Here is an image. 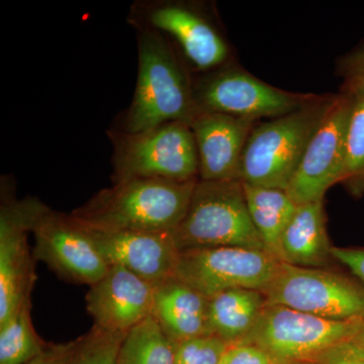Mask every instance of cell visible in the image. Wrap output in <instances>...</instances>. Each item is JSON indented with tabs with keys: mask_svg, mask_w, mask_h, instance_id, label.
<instances>
[{
	"mask_svg": "<svg viewBox=\"0 0 364 364\" xmlns=\"http://www.w3.org/2000/svg\"><path fill=\"white\" fill-rule=\"evenodd\" d=\"M198 181L134 178L116 182L70 215L92 229L172 233L188 212Z\"/></svg>",
	"mask_w": 364,
	"mask_h": 364,
	"instance_id": "1",
	"label": "cell"
},
{
	"mask_svg": "<svg viewBox=\"0 0 364 364\" xmlns=\"http://www.w3.org/2000/svg\"><path fill=\"white\" fill-rule=\"evenodd\" d=\"M138 80L122 131L138 133L171 122L191 126L200 111L171 43L161 33L138 28Z\"/></svg>",
	"mask_w": 364,
	"mask_h": 364,
	"instance_id": "2",
	"label": "cell"
},
{
	"mask_svg": "<svg viewBox=\"0 0 364 364\" xmlns=\"http://www.w3.org/2000/svg\"><path fill=\"white\" fill-rule=\"evenodd\" d=\"M335 97L321 95L298 111L258 123L242 154L240 181L287 191Z\"/></svg>",
	"mask_w": 364,
	"mask_h": 364,
	"instance_id": "3",
	"label": "cell"
},
{
	"mask_svg": "<svg viewBox=\"0 0 364 364\" xmlns=\"http://www.w3.org/2000/svg\"><path fill=\"white\" fill-rule=\"evenodd\" d=\"M171 236L179 252L215 247L267 250L251 220L240 181L198 179L188 212Z\"/></svg>",
	"mask_w": 364,
	"mask_h": 364,
	"instance_id": "4",
	"label": "cell"
},
{
	"mask_svg": "<svg viewBox=\"0 0 364 364\" xmlns=\"http://www.w3.org/2000/svg\"><path fill=\"white\" fill-rule=\"evenodd\" d=\"M109 136L114 183L134 178L200 179L198 148L188 124L171 122L138 133L111 130Z\"/></svg>",
	"mask_w": 364,
	"mask_h": 364,
	"instance_id": "5",
	"label": "cell"
},
{
	"mask_svg": "<svg viewBox=\"0 0 364 364\" xmlns=\"http://www.w3.org/2000/svg\"><path fill=\"white\" fill-rule=\"evenodd\" d=\"M267 305H279L333 321L364 320V284L329 268L280 262L263 291Z\"/></svg>",
	"mask_w": 364,
	"mask_h": 364,
	"instance_id": "6",
	"label": "cell"
},
{
	"mask_svg": "<svg viewBox=\"0 0 364 364\" xmlns=\"http://www.w3.org/2000/svg\"><path fill=\"white\" fill-rule=\"evenodd\" d=\"M364 320L333 321L294 310L267 305L250 334L239 343L267 352L279 364L316 361L334 345L353 339Z\"/></svg>",
	"mask_w": 364,
	"mask_h": 364,
	"instance_id": "7",
	"label": "cell"
},
{
	"mask_svg": "<svg viewBox=\"0 0 364 364\" xmlns=\"http://www.w3.org/2000/svg\"><path fill=\"white\" fill-rule=\"evenodd\" d=\"M193 95L200 112L254 121L286 116L312 104L321 95L280 90L230 63L193 83Z\"/></svg>",
	"mask_w": 364,
	"mask_h": 364,
	"instance_id": "8",
	"label": "cell"
},
{
	"mask_svg": "<svg viewBox=\"0 0 364 364\" xmlns=\"http://www.w3.org/2000/svg\"><path fill=\"white\" fill-rule=\"evenodd\" d=\"M280 261L262 249L215 247L179 252L176 277L208 299L235 289L264 291Z\"/></svg>",
	"mask_w": 364,
	"mask_h": 364,
	"instance_id": "9",
	"label": "cell"
},
{
	"mask_svg": "<svg viewBox=\"0 0 364 364\" xmlns=\"http://www.w3.org/2000/svg\"><path fill=\"white\" fill-rule=\"evenodd\" d=\"M131 21L174 41L195 70L212 72L229 64V45L215 23L198 7L186 2L155 1L136 4Z\"/></svg>",
	"mask_w": 364,
	"mask_h": 364,
	"instance_id": "10",
	"label": "cell"
},
{
	"mask_svg": "<svg viewBox=\"0 0 364 364\" xmlns=\"http://www.w3.org/2000/svg\"><path fill=\"white\" fill-rule=\"evenodd\" d=\"M353 97L336 93L306 148L287 193L296 205L324 200L326 193L344 179L347 130Z\"/></svg>",
	"mask_w": 364,
	"mask_h": 364,
	"instance_id": "11",
	"label": "cell"
},
{
	"mask_svg": "<svg viewBox=\"0 0 364 364\" xmlns=\"http://www.w3.org/2000/svg\"><path fill=\"white\" fill-rule=\"evenodd\" d=\"M46 205L35 198L2 205L0 213V326L26 306L31 305V291L36 280L28 245Z\"/></svg>",
	"mask_w": 364,
	"mask_h": 364,
	"instance_id": "12",
	"label": "cell"
},
{
	"mask_svg": "<svg viewBox=\"0 0 364 364\" xmlns=\"http://www.w3.org/2000/svg\"><path fill=\"white\" fill-rule=\"evenodd\" d=\"M35 257L60 277L75 284H92L107 274L109 265L98 252L85 227L71 215L46 207L33 225Z\"/></svg>",
	"mask_w": 364,
	"mask_h": 364,
	"instance_id": "13",
	"label": "cell"
},
{
	"mask_svg": "<svg viewBox=\"0 0 364 364\" xmlns=\"http://www.w3.org/2000/svg\"><path fill=\"white\" fill-rule=\"evenodd\" d=\"M80 225L109 267L126 268L154 286L176 277L179 251L171 233L109 231Z\"/></svg>",
	"mask_w": 364,
	"mask_h": 364,
	"instance_id": "14",
	"label": "cell"
},
{
	"mask_svg": "<svg viewBox=\"0 0 364 364\" xmlns=\"http://www.w3.org/2000/svg\"><path fill=\"white\" fill-rule=\"evenodd\" d=\"M155 286L135 273L111 265L107 274L90 287L86 308L95 327L128 333L152 315Z\"/></svg>",
	"mask_w": 364,
	"mask_h": 364,
	"instance_id": "15",
	"label": "cell"
},
{
	"mask_svg": "<svg viewBox=\"0 0 364 364\" xmlns=\"http://www.w3.org/2000/svg\"><path fill=\"white\" fill-rule=\"evenodd\" d=\"M259 121L200 112L191 124L198 154L200 181H240V163L249 136Z\"/></svg>",
	"mask_w": 364,
	"mask_h": 364,
	"instance_id": "16",
	"label": "cell"
},
{
	"mask_svg": "<svg viewBox=\"0 0 364 364\" xmlns=\"http://www.w3.org/2000/svg\"><path fill=\"white\" fill-rule=\"evenodd\" d=\"M151 316L173 345L212 335L208 299L176 277L155 286Z\"/></svg>",
	"mask_w": 364,
	"mask_h": 364,
	"instance_id": "17",
	"label": "cell"
},
{
	"mask_svg": "<svg viewBox=\"0 0 364 364\" xmlns=\"http://www.w3.org/2000/svg\"><path fill=\"white\" fill-rule=\"evenodd\" d=\"M324 203L298 205L280 239V262L294 267L327 268L333 259Z\"/></svg>",
	"mask_w": 364,
	"mask_h": 364,
	"instance_id": "18",
	"label": "cell"
},
{
	"mask_svg": "<svg viewBox=\"0 0 364 364\" xmlns=\"http://www.w3.org/2000/svg\"><path fill=\"white\" fill-rule=\"evenodd\" d=\"M267 306L264 294L235 289L208 299V323L212 335L228 345L239 343L250 334Z\"/></svg>",
	"mask_w": 364,
	"mask_h": 364,
	"instance_id": "19",
	"label": "cell"
},
{
	"mask_svg": "<svg viewBox=\"0 0 364 364\" xmlns=\"http://www.w3.org/2000/svg\"><path fill=\"white\" fill-rule=\"evenodd\" d=\"M243 188L254 226L268 252L279 259L280 239L298 205L284 189L252 186L244 182Z\"/></svg>",
	"mask_w": 364,
	"mask_h": 364,
	"instance_id": "20",
	"label": "cell"
},
{
	"mask_svg": "<svg viewBox=\"0 0 364 364\" xmlns=\"http://www.w3.org/2000/svg\"><path fill=\"white\" fill-rule=\"evenodd\" d=\"M117 364H176L174 345L150 316L127 333Z\"/></svg>",
	"mask_w": 364,
	"mask_h": 364,
	"instance_id": "21",
	"label": "cell"
},
{
	"mask_svg": "<svg viewBox=\"0 0 364 364\" xmlns=\"http://www.w3.org/2000/svg\"><path fill=\"white\" fill-rule=\"evenodd\" d=\"M30 306L0 326V364H26L47 347L33 329Z\"/></svg>",
	"mask_w": 364,
	"mask_h": 364,
	"instance_id": "22",
	"label": "cell"
},
{
	"mask_svg": "<svg viewBox=\"0 0 364 364\" xmlns=\"http://www.w3.org/2000/svg\"><path fill=\"white\" fill-rule=\"evenodd\" d=\"M126 335L104 331L95 326L88 334L76 340L66 364H117Z\"/></svg>",
	"mask_w": 364,
	"mask_h": 364,
	"instance_id": "23",
	"label": "cell"
},
{
	"mask_svg": "<svg viewBox=\"0 0 364 364\" xmlns=\"http://www.w3.org/2000/svg\"><path fill=\"white\" fill-rule=\"evenodd\" d=\"M342 183L350 188L364 176V90L353 93Z\"/></svg>",
	"mask_w": 364,
	"mask_h": 364,
	"instance_id": "24",
	"label": "cell"
},
{
	"mask_svg": "<svg viewBox=\"0 0 364 364\" xmlns=\"http://www.w3.org/2000/svg\"><path fill=\"white\" fill-rule=\"evenodd\" d=\"M228 346L215 335L186 340L174 345L176 364H220Z\"/></svg>",
	"mask_w": 364,
	"mask_h": 364,
	"instance_id": "25",
	"label": "cell"
},
{
	"mask_svg": "<svg viewBox=\"0 0 364 364\" xmlns=\"http://www.w3.org/2000/svg\"><path fill=\"white\" fill-rule=\"evenodd\" d=\"M335 69L341 80L340 92L353 95L364 90V42L340 57Z\"/></svg>",
	"mask_w": 364,
	"mask_h": 364,
	"instance_id": "26",
	"label": "cell"
},
{
	"mask_svg": "<svg viewBox=\"0 0 364 364\" xmlns=\"http://www.w3.org/2000/svg\"><path fill=\"white\" fill-rule=\"evenodd\" d=\"M220 364H279L267 352L248 343L229 345Z\"/></svg>",
	"mask_w": 364,
	"mask_h": 364,
	"instance_id": "27",
	"label": "cell"
},
{
	"mask_svg": "<svg viewBox=\"0 0 364 364\" xmlns=\"http://www.w3.org/2000/svg\"><path fill=\"white\" fill-rule=\"evenodd\" d=\"M318 364H364V348L353 340L334 345L321 354Z\"/></svg>",
	"mask_w": 364,
	"mask_h": 364,
	"instance_id": "28",
	"label": "cell"
},
{
	"mask_svg": "<svg viewBox=\"0 0 364 364\" xmlns=\"http://www.w3.org/2000/svg\"><path fill=\"white\" fill-rule=\"evenodd\" d=\"M333 259L338 261L350 270L352 275L364 284V246L363 247H334Z\"/></svg>",
	"mask_w": 364,
	"mask_h": 364,
	"instance_id": "29",
	"label": "cell"
},
{
	"mask_svg": "<svg viewBox=\"0 0 364 364\" xmlns=\"http://www.w3.org/2000/svg\"><path fill=\"white\" fill-rule=\"evenodd\" d=\"M75 343L76 340L65 344L47 345L42 353L26 364H66Z\"/></svg>",
	"mask_w": 364,
	"mask_h": 364,
	"instance_id": "30",
	"label": "cell"
},
{
	"mask_svg": "<svg viewBox=\"0 0 364 364\" xmlns=\"http://www.w3.org/2000/svg\"><path fill=\"white\" fill-rule=\"evenodd\" d=\"M349 191L352 193V195L355 196H361L364 195V176L358 182V183L354 184L352 188L348 189Z\"/></svg>",
	"mask_w": 364,
	"mask_h": 364,
	"instance_id": "31",
	"label": "cell"
},
{
	"mask_svg": "<svg viewBox=\"0 0 364 364\" xmlns=\"http://www.w3.org/2000/svg\"><path fill=\"white\" fill-rule=\"evenodd\" d=\"M352 340H353L354 342H356V343L360 345V346H363L364 348V327L363 328V330H361V331L359 332L358 334Z\"/></svg>",
	"mask_w": 364,
	"mask_h": 364,
	"instance_id": "32",
	"label": "cell"
},
{
	"mask_svg": "<svg viewBox=\"0 0 364 364\" xmlns=\"http://www.w3.org/2000/svg\"><path fill=\"white\" fill-rule=\"evenodd\" d=\"M286 364H318L316 361L306 360V361H296V363H291Z\"/></svg>",
	"mask_w": 364,
	"mask_h": 364,
	"instance_id": "33",
	"label": "cell"
}]
</instances>
